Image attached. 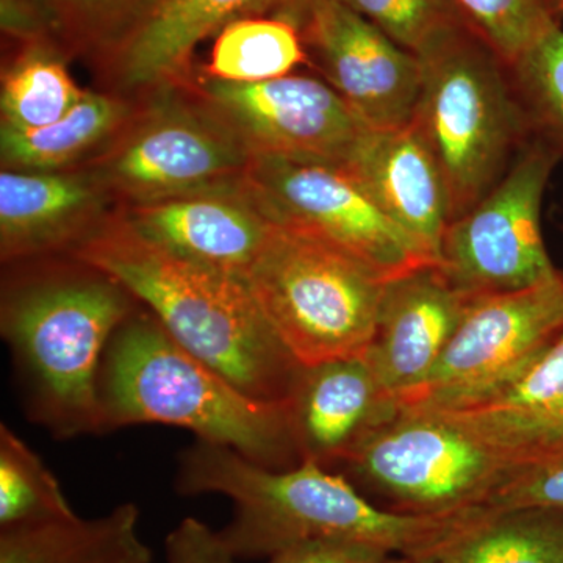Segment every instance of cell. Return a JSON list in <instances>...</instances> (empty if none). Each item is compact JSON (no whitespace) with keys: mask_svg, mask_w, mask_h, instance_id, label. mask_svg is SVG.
Returning a JSON list of instances; mask_svg holds the SVG:
<instances>
[{"mask_svg":"<svg viewBox=\"0 0 563 563\" xmlns=\"http://www.w3.org/2000/svg\"><path fill=\"white\" fill-rule=\"evenodd\" d=\"M0 332L32 420L55 439L103 433L99 372L111 336L141 306L120 280L76 257L13 263Z\"/></svg>","mask_w":563,"mask_h":563,"instance_id":"6da1fadb","label":"cell"},{"mask_svg":"<svg viewBox=\"0 0 563 563\" xmlns=\"http://www.w3.org/2000/svg\"><path fill=\"white\" fill-rule=\"evenodd\" d=\"M177 492L221 495L233 503L220 537L236 559L273 558L292 544L346 539L412 558L470 510L446 517L393 512L373 503L342 473L314 462L272 470L231 448L196 440L180 453Z\"/></svg>","mask_w":563,"mask_h":563,"instance_id":"7a4b0ae2","label":"cell"},{"mask_svg":"<svg viewBox=\"0 0 563 563\" xmlns=\"http://www.w3.org/2000/svg\"><path fill=\"white\" fill-rule=\"evenodd\" d=\"M70 257L120 280L177 343L240 390L287 401L302 365L277 339L246 280L154 246L120 214Z\"/></svg>","mask_w":563,"mask_h":563,"instance_id":"3957f363","label":"cell"},{"mask_svg":"<svg viewBox=\"0 0 563 563\" xmlns=\"http://www.w3.org/2000/svg\"><path fill=\"white\" fill-rule=\"evenodd\" d=\"M98 390L103 433L125 426H176L266 468L302 463L288 401H262L240 390L177 343L146 307L111 336Z\"/></svg>","mask_w":563,"mask_h":563,"instance_id":"277c9868","label":"cell"},{"mask_svg":"<svg viewBox=\"0 0 563 563\" xmlns=\"http://www.w3.org/2000/svg\"><path fill=\"white\" fill-rule=\"evenodd\" d=\"M421 88L412 128L446 185L451 222L506 176L528 131L506 62L470 22L437 32L417 52Z\"/></svg>","mask_w":563,"mask_h":563,"instance_id":"5b68a950","label":"cell"},{"mask_svg":"<svg viewBox=\"0 0 563 563\" xmlns=\"http://www.w3.org/2000/svg\"><path fill=\"white\" fill-rule=\"evenodd\" d=\"M388 280L339 244L276 222L246 276L266 321L302 366L365 357Z\"/></svg>","mask_w":563,"mask_h":563,"instance_id":"8992f818","label":"cell"},{"mask_svg":"<svg viewBox=\"0 0 563 563\" xmlns=\"http://www.w3.org/2000/svg\"><path fill=\"white\" fill-rule=\"evenodd\" d=\"M139 98L121 135L88 165L122 207L243 187L251 151L203 101L192 79Z\"/></svg>","mask_w":563,"mask_h":563,"instance_id":"52a82bcc","label":"cell"},{"mask_svg":"<svg viewBox=\"0 0 563 563\" xmlns=\"http://www.w3.org/2000/svg\"><path fill=\"white\" fill-rule=\"evenodd\" d=\"M393 512L446 517L485 507L515 472L442 415L402 409L376 426L336 465Z\"/></svg>","mask_w":563,"mask_h":563,"instance_id":"ba28073f","label":"cell"},{"mask_svg":"<svg viewBox=\"0 0 563 563\" xmlns=\"http://www.w3.org/2000/svg\"><path fill=\"white\" fill-rule=\"evenodd\" d=\"M558 161V150L537 141L517 155L483 201L450 222L439 268L463 295L523 290L558 274L540 220Z\"/></svg>","mask_w":563,"mask_h":563,"instance_id":"9c48e42d","label":"cell"},{"mask_svg":"<svg viewBox=\"0 0 563 563\" xmlns=\"http://www.w3.org/2000/svg\"><path fill=\"white\" fill-rule=\"evenodd\" d=\"M563 333V273L523 288L470 299L429 379L402 409L444 410L487 398Z\"/></svg>","mask_w":563,"mask_h":563,"instance_id":"30bf717a","label":"cell"},{"mask_svg":"<svg viewBox=\"0 0 563 563\" xmlns=\"http://www.w3.org/2000/svg\"><path fill=\"white\" fill-rule=\"evenodd\" d=\"M244 185L276 224L339 244L387 279L435 265L339 166L252 155Z\"/></svg>","mask_w":563,"mask_h":563,"instance_id":"8fae6325","label":"cell"},{"mask_svg":"<svg viewBox=\"0 0 563 563\" xmlns=\"http://www.w3.org/2000/svg\"><path fill=\"white\" fill-rule=\"evenodd\" d=\"M192 85L252 155L342 168L366 131L342 96L317 77L288 74L235 84L201 73L192 77Z\"/></svg>","mask_w":563,"mask_h":563,"instance_id":"7c38bea8","label":"cell"},{"mask_svg":"<svg viewBox=\"0 0 563 563\" xmlns=\"http://www.w3.org/2000/svg\"><path fill=\"white\" fill-rule=\"evenodd\" d=\"M301 33L324 80L366 129L412 122L421 88L417 55L340 0H314Z\"/></svg>","mask_w":563,"mask_h":563,"instance_id":"4fadbf2b","label":"cell"},{"mask_svg":"<svg viewBox=\"0 0 563 563\" xmlns=\"http://www.w3.org/2000/svg\"><path fill=\"white\" fill-rule=\"evenodd\" d=\"M91 166L65 172L0 173V258L3 265L69 257L121 213Z\"/></svg>","mask_w":563,"mask_h":563,"instance_id":"5bb4252c","label":"cell"},{"mask_svg":"<svg viewBox=\"0 0 563 563\" xmlns=\"http://www.w3.org/2000/svg\"><path fill=\"white\" fill-rule=\"evenodd\" d=\"M470 299L439 265L422 266L387 282L376 335L365 358L398 406L429 379Z\"/></svg>","mask_w":563,"mask_h":563,"instance_id":"9a60e30c","label":"cell"},{"mask_svg":"<svg viewBox=\"0 0 563 563\" xmlns=\"http://www.w3.org/2000/svg\"><path fill=\"white\" fill-rule=\"evenodd\" d=\"M314 0H161L118 54L101 66L109 91L141 96L162 85L190 80L192 55L207 36L232 21L282 18L302 27Z\"/></svg>","mask_w":563,"mask_h":563,"instance_id":"2e32d148","label":"cell"},{"mask_svg":"<svg viewBox=\"0 0 563 563\" xmlns=\"http://www.w3.org/2000/svg\"><path fill=\"white\" fill-rule=\"evenodd\" d=\"M120 220L154 246L244 280L274 225L244 184L122 207Z\"/></svg>","mask_w":563,"mask_h":563,"instance_id":"e0dca14e","label":"cell"},{"mask_svg":"<svg viewBox=\"0 0 563 563\" xmlns=\"http://www.w3.org/2000/svg\"><path fill=\"white\" fill-rule=\"evenodd\" d=\"M342 169L424 257L439 265L451 222L450 198L439 166L412 124L366 129Z\"/></svg>","mask_w":563,"mask_h":563,"instance_id":"ac0fdd59","label":"cell"},{"mask_svg":"<svg viewBox=\"0 0 563 563\" xmlns=\"http://www.w3.org/2000/svg\"><path fill=\"white\" fill-rule=\"evenodd\" d=\"M431 412L461 426L514 470L563 459V333L487 398Z\"/></svg>","mask_w":563,"mask_h":563,"instance_id":"d6986e66","label":"cell"},{"mask_svg":"<svg viewBox=\"0 0 563 563\" xmlns=\"http://www.w3.org/2000/svg\"><path fill=\"white\" fill-rule=\"evenodd\" d=\"M287 401L301 461L328 470L399 410L365 357L301 366Z\"/></svg>","mask_w":563,"mask_h":563,"instance_id":"ffe728a7","label":"cell"},{"mask_svg":"<svg viewBox=\"0 0 563 563\" xmlns=\"http://www.w3.org/2000/svg\"><path fill=\"white\" fill-rule=\"evenodd\" d=\"M161 0H2V29L16 41L49 40L69 57L109 62Z\"/></svg>","mask_w":563,"mask_h":563,"instance_id":"44dd1931","label":"cell"},{"mask_svg":"<svg viewBox=\"0 0 563 563\" xmlns=\"http://www.w3.org/2000/svg\"><path fill=\"white\" fill-rule=\"evenodd\" d=\"M139 103V96L87 90L65 118L47 128H0L2 169L65 172L91 165L121 135Z\"/></svg>","mask_w":563,"mask_h":563,"instance_id":"7402d4cb","label":"cell"},{"mask_svg":"<svg viewBox=\"0 0 563 563\" xmlns=\"http://www.w3.org/2000/svg\"><path fill=\"white\" fill-rule=\"evenodd\" d=\"M409 559L415 563H563V514L479 507Z\"/></svg>","mask_w":563,"mask_h":563,"instance_id":"603a6c76","label":"cell"},{"mask_svg":"<svg viewBox=\"0 0 563 563\" xmlns=\"http://www.w3.org/2000/svg\"><path fill=\"white\" fill-rule=\"evenodd\" d=\"M140 510L120 504L98 518H80L0 531V563H151L141 540Z\"/></svg>","mask_w":563,"mask_h":563,"instance_id":"cb8c5ba5","label":"cell"},{"mask_svg":"<svg viewBox=\"0 0 563 563\" xmlns=\"http://www.w3.org/2000/svg\"><path fill=\"white\" fill-rule=\"evenodd\" d=\"M0 79V128L33 131L65 118L84 99L69 55L49 40L16 41Z\"/></svg>","mask_w":563,"mask_h":563,"instance_id":"d4e9b609","label":"cell"},{"mask_svg":"<svg viewBox=\"0 0 563 563\" xmlns=\"http://www.w3.org/2000/svg\"><path fill=\"white\" fill-rule=\"evenodd\" d=\"M306 60L298 25L282 18L251 16L232 21L218 32L202 74L235 84H257L288 76Z\"/></svg>","mask_w":563,"mask_h":563,"instance_id":"484cf974","label":"cell"},{"mask_svg":"<svg viewBox=\"0 0 563 563\" xmlns=\"http://www.w3.org/2000/svg\"><path fill=\"white\" fill-rule=\"evenodd\" d=\"M57 477L9 426H0V531L76 517Z\"/></svg>","mask_w":563,"mask_h":563,"instance_id":"4316f807","label":"cell"},{"mask_svg":"<svg viewBox=\"0 0 563 563\" xmlns=\"http://www.w3.org/2000/svg\"><path fill=\"white\" fill-rule=\"evenodd\" d=\"M463 18L498 52L507 65L554 29L547 0H454Z\"/></svg>","mask_w":563,"mask_h":563,"instance_id":"83f0119b","label":"cell"},{"mask_svg":"<svg viewBox=\"0 0 563 563\" xmlns=\"http://www.w3.org/2000/svg\"><path fill=\"white\" fill-rule=\"evenodd\" d=\"M533 120L563 146V31L559 25L512 66Z\"/></svg>","mask_w":563,"mask_h":563,"instance_id":"f1b7e54d","label":"cell"},{"mask_svg":"<svg viewBox=\"0 0 563 563\" xmlns=\"http://www.w3.org/2000/svg\"><path fill=\"white\" fill-rule=\"evenodd\" d=\"M412 54L437 32L466 21L454 0H340ZM468 22V21H466Z\"/></svg>","mask_w":563,"mask_h":563,"instance_id":"f546056e","label":"cell"},{"mask_svg":"<svg viewBox=\"0 0 563 563\" xmlns=\"http://www.w3.org/2000/svg\"><path fill=\"white\" fill-rule=\"evenodd\" d=\"M485 507L550 509L563 514V459L515 470Z\"/></svg>","mask_w":563,"mask_h":563,"instance_id":"4dcf8cb0","label":"cell"},{"mask_svg":"<svg viewBox=\"0 0 563 563\" xmlns=\"http://www.w3.org/2000/svg\"><path fill=\"white\" fill-rule=\"evenodd\" d=\"M391 555L377 544L357 540L317 539L285 548L268 563H387Z\"/></svg>","mask_w":563,"mask_h":563,"instance_id":"1f68e13d","label":"cell"},{"mask_svg":"<svg viewBox=\"0 0 563 563\" xmlns=\"http://www.w3.org/2000/svg\"><path fill=\"white\" fill-rule=\"evenodd\" d=\"M166 563H239L220 532L198 518L181 520L165 540Z\"/></svg>","mask_w":563,"mask_h":563,"instance_id":"d6a6232c","label":"cell"},{"mask_svg":"<svg viewBox=\"0 0 563 563\" xmlns=\"http://www.w3.org/2000/svg\"><path fill=\"white\" fill-rule=\"evenodd\" d=\"M387 563H415L412 559L404 558V555H391L390 561Z\"/></svg>","mask_w":563,"mask_h":563,"instance_id":"836d02e7","label":"cell"},{"mask_svg":"<svg viewBox=\"0 0 563 563\" xmlns=\"http://www.w3.org/2000/svg\"><path fill=\"white\" fill-rule=\"evenodd\" d=\"M559 5H561V10L563 11V0H559Z\"/></svg>","mask_w":563,"mask_h":563,"instance_id":"e575fe53","label":"cell"}]
</instances>
